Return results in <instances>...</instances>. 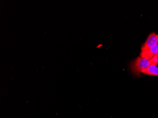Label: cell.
Masks as SVG:
<instances>
[{
    "instance_id": "obj_5",
    "label": "cell",
    "mask_w": 158,
    "mask_h": 118,
    "mask_svg": "<svg viewBox=\"0 0 158 118\" xmlns=\"http://www.w3.org/2000/svg\"></svg>"
},
{
    "instance_id": "obj_3",
    "label": "cell",
    "mask_w": 158,
    "mask_h": 118,
    "mask_svg": "<svg viewBox=\"0 0 158 118\" xmlns=\"http://www.w3.org/2000/svg\"><path fill=\"white\" fill-rule=\"evenodd\" d=\"M158 54V43L156 45L149 49L148 50L141 51V57L150 59Z\"/></svg>"
},
{
    "instance_id": "obj_1",
    "label": "cell",
    "mask_w": 158,
    "mask_h": 118,
    "mask_svg": "<svg viewBox=\"0 0 158 118\" xmlns=\"http://www.w3.org/2000/svg\"><path fill=\"white\" fill-rule=\"evenodd\" d=\"M152 64L151 59L138 57L132 65V71L135 74H139L143 70L147 69Z\"/></svg>"
},
{
    "instance_id": "obj_4",
    "label": "cell",
    "mask_w": 158,
    "mask_h": 118,
    "mask_svg": "<svg viewBox=\"0 0 158 118\" xmlns=\"http://www.w3.org/2000/svg\"><path fill=\"white\" fill-rule=\"evenodd\" d=\"M141 72L147 75L158 76V65H150L147 69L143 70Z\"/></svg>"
},
{
    "instance_id": "obj_2",
    "label": "cell",
    "mask_w": 158,
    "mask_h": 118,
    "mask_svg": "<svg viewBox=\"0 0 158 118\" xmlns=\"http://www.w3.org/2000/svg\"><path fill=\"white\" fill-rule=\"evenodd\" d=\"M158 43V35L154 33L151 34L148 36L142 48V51L148 50Z\"/></svg>"
}]
</instances>
